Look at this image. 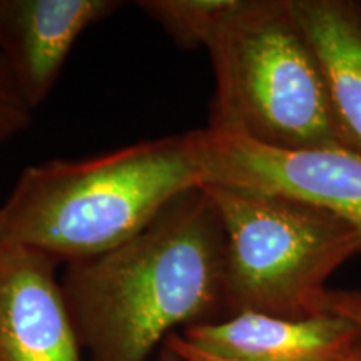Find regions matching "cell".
<instances>
[{
	"instance_id": "cell-13",
	"label": "cell",
	"mask_w": 361,
	"mask_h": 361,
	"mask_svg": "<svg viewBox=\"0 0 361 361\" xmlns=\"http://www.w3.org/2000/svg\"><path fill=\"white\" fill-rule=\"evenodd\" d=\"M162 346L173 351L180 361H228V360L216 358V356L206 355L202 353V351H197L196 348H192L191 345H188V343L183 340V336H180L179 333H173V335L164 341V345ZM341 361H361V345L353 351V353L346 356V358Z\"/></svg>"
},
{
	"instance_id": "cell-3",
	"label": "cell",
	"mask_w": 361,
	"mask_h": 361,
	"mask_svg": "<svg viewBox=\"0 0 361 361\" xmlns=\"http://www.w3.org/2000/svg\"><path fill=\"white\" fill-rule=\"evenodd\" d=\"M206 51L216 79L207 128L271 147H345L291 0H228Z\"/></svg>"
},
{
	"instance_id": "cell-6",
	"label": "cell",
	"mask_w": 361,
	"mask_h": 361,
	"mask_svg": "<svg viewBox=\"0 0 361 361\" xmlns=\"http://www.w3.org/2000/svg\"><path fill=\"white\" fill-rule=\"evenodd\" d=\"M59 263L35 247L0 239V361H82Z\"/></svg>"
},
{
	"instance_id": "cell-1",
	"label": "cell",
	"mask_w": 361,
	"mask_h": 361,
	"mask_svg": "<svg viewBox=\"0 0 361 361\" xmlns=\"http://www.w3.org/2000/svg\"><path fill=\"white\" fill-rule=\"evenodd\" d=\"M61 288L90 361H146L178 328L229 318L226 231L211 194L189 189L123 245L66 263Z\"/></svg>"
},
{
	"instance_id": "cell-10",
	"label": "cell",
	"mask_w": 361,
	"mask_h": 361,
	"mask_svg": "<svg viewBox=\"0 0 361 361\" xmlns=\"http://www.w3.org/2000/svg\"><path fill=\"white\" fill-rule=\"evenodd\" d=\"M228 0H139L137 7L180 49L204 47Z\"/></svg>"
},
{
	"instance_id": "cell-7",
	"label": "cell",
	"mask_w": 361,
	"mask_h": 361,
	"mask_svg": "<svg viewBox=\"0 0 361 361\" xmlns=\"http://www.w3.org/2000/svg\"><path fill=\"white\" fill-rule=\"evenodd\" d=\"M123 6L121 0H0V57L34 111L52 92L84 30Z\"/></svg>"
},
{
	"instance_id": "cell-11",
	"label": "cell",
	"mask_w": 361,
	"mask_h": 361,
	"mask_svg": "<svg viewBox=\"0 0 361 361\" xmlns=\"http://www.w3.org/2000/svg\"><path fill=\"white\" fill-rule=\"evenodd\" d=\"M34 109L22 96L19 85L0 57V146L29 128Z\"/></svg>"
},
{
	"instance_id": "cell-9",
	"label": "cell",
	"mask_w": 361,
	"mask_h": 361,
	"mask_svg": "<svg viewBox=\"0 0 361 361\" xmlns=\"http://www.w3.org/2000/svg\"><path fill=\"white\" fill-rule=\"evenodd\" d=\"M322 69L341 144L361 157V0H291Z\"/></svg>"
},
{
	"instance_id": "cell-5",
	"label": "cell",
	"mask_w": 361,
	"mask_h": 361,
	"mask_svg": "<svg viewBox=\"0 0 361 361\" xmlns=\"http://www.w3.org/2000/svg\"><path fill=\"white\" fill-rule=\"evenodd\" d=\"M202 186L290 197L340 216L361 236V157L345 147L283 149L211 128L189 130Z\"/></svg>"
},
{
	"instance_id": "cell-8",
	"label": "cell",
	"mask_w": 361,
	"mask_h": 361,
	"mask_svg": "<svg viewBox=\"0 0 361 361\" xmlns=\"http://www.w3.org/2000/svg\"><path fill=\"white\" fill-rule=\"evenodd\" d=\"M179 335L197 351L228 361H341L361 345L358 324L329 311L310 318L245 311Z\"/></svg>"
},
{
	"instance_id": "cell-12",
	"label": "cell",
	"mask_w": 361,
	"mask_h": 361,
	"mask_svg": "<svg viewBox=\"0 0 361 361\" xmlns=\"http://www.w3.org/2000/svg\"><path fill=\"white\" fill-rule=\"evenodd\" d=\"M326 311L345 316L361 328V290H329Z\"/></svg>"
},
{
	"instance_id": "cell-4",
	"label": "cell",
	"mask_w": 361,
	"mask_h": 361,
	"mask_svg": "<svg viewBox=\"0 0 361 361\" xmlns=\"http://www.w3.org/2000/svg\"><path fill=\"white\" fill-rule=\"evenodd\" d=\"M226 231L229 316L310 318L326 311L328 279L361 255L358 229L340 216L290 197L202 186Z\"/></svg>"
},
{
	"instance_id": "cell-2",
	"label": "cell",
	"mask_w": 361,
	"mask_h": 361,
	"mask_svg": "<svg viewBox=\"0 0 361 361\" xmlns=\"http://www.w3.org/2000/svg\"><path fill=\"white\" fill-rule=\"evenodd\" d=\"M189 133L22 171L0 206V239L72 263L114 250L200 188Z\"/></svg>"
},
{
	"instance_id": "cell-14",
	"label": "cell",
	"mask_w": 361,
	"mask_h": 361,
	"mask_svg": "<svg viewBox=\"0 0 361 361\" xmlns=\"http://www.w3.org/2000/svg\"><path fill=\"white\" fill-rule=\"evenodd\" d=\"M157 361H180V360L173 353V351L168 350V348H164V346H162V348H161V355H159V360H157Z\"/></svg>"
}]
</instances>
